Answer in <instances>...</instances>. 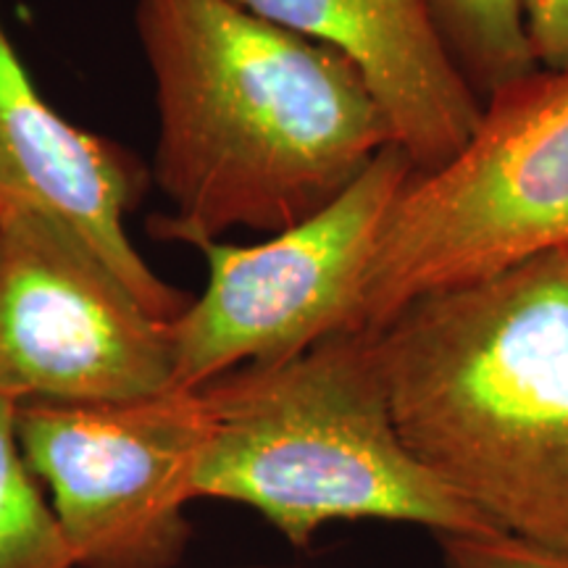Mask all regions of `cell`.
I'll return each mask as SVG.
<instances>
[{"mask_svg":"<svg viewBox=\"0 0 568 568\" xmlns=\"http://www.w3.org/2000/svg\"><path fill=\"white\" fill-rule=\"evenodd\" d=\"M209 432L193 500L240 503L293 548L337 521L416 524L437 537L500 535L397 432L376 332L326 337L197 387Z\"/></svg>","mask_w":568,"mask_h":568,"instance_id":"cell-3","label":"cell"},{"mask_svg":"<svg viewBox=\"0 0 568 568\" xmlns=\"http://www.w3.org/2000/svg\"><path fill=\"white\" fill-rule=\"evenodd\" d=\"M524 24L545 71H568V0H524Z\"/></svg>","mask_w":568,"mask_h":568,"instance_id":"cell-13","label":"cell"},{"mask_svg":"<svg viewBox=\"0 0 568 568\" xmlns=\"http://www.w3.org/2000/svg\"><path fill=\"white\" fill-rule=\"evenodd\" d=\"M414 172L393 142L335 201L268 243L197 245L209 282L172 322L174 387L197 389L240 366L274 364L326 337L366 332L368 268Z\"/></svg>","mask_w":568,"mask_h":568,"instance_id":"cell-5","label":"cell"},{"mask_svg":"<svg viewBox=\"0 0 568 568\" xmlns=\"http://www.w3.org/2000/svg\"><path fill=\"white\" fill-rule=\"evenodd\" d=\"M17 408L0 395V568H77L51 500L21 453Z\"/></svg>","mask_w":568,"mask_h":568,"instance_id":"cell-11","label":"cell"},{"mask_svg":"<svg viewBox=\"0 0 568 568\" xmlns=\"http://www.w3.org/2000/svg\"><path fill=\"white\" fill-rule=\"evenodd\" d=\"M376 345L418 464L500 535L568 550V253L418 297Z\"/></svg>","mask_w":568,"mask_h":568,"instance_id":"cell-2","label":"cell"},{"mask_svg":"<svg viewBox=\"0 0 568 568\" xmlns=\"http://www.w3.org/2000/svg\"><path fill=\"white\" fill-rule=\"evenodd\" d=\"M351 63L418 174L466 145L481 98L447 51L424 0H237Z\"/></svg>","mask_w":568,"mask_h":568,"instance_id":"cell-9","label":"cell"},{"mask_svg":"<svg viewBox=\"0 0 568 568\" xmlns=\"http://www.w3.org/2000/svg\"><path fill=\"white\" fill-rule=\"evenodd\" d=\"M443 568H568V550H550L508 535L439 537Z\"/></svg>","mask_w":568,"mask_h":568,"instance_id":"cell-12","label":"cell"},{"mask_svg":"<svg viewBox=\"0 0 568 568\" xmlns=\"http://www.w3.org/2000/svg\"><path fill=\"white\" fill-rule=\"evenodd\" d=\"M172 389V322L71 226L38 211L0 213V395L17 406H101Z\"/></svg>","mask_w":568,"mask_h":568,"instance_id":"cell-7","label":"cell"},{"mask_svg":"<svg viewBox=\"0 0 568 568\" xmlns=\"http://www.w3.org/2000/svg\"><path fill=\"white\" fill-rule=\"evenodd\" d=\"M447 51L481 103L539 69L531 53L524 0H424Z\"/></svg>","mask_w":568,"mask_h":568,"instance_id":"cell-10","label":"cell"},{"mask_svg":"<svg viewBox=\"0 0 568 568\" xmlns=\"http://www.w3.org/2000/svg\"><path fill=\"white\" fill-rule=\"evenodd\" d=\"M550 253H568V71L537 69L487 98L445 166L400 190L368 268L366 332Z\"/></svg>","mask_w":568,"mask_h":568,"instance_id":"cell-4","label":"cell"},{"mask_svg":"<svg viewBox=\"0 0 568 568\" xmlns=\"http://www.w3.org/2000/svg\"><path fill=\"white\" fill-rule=\"evenodd\" d=\"M155 80L153 180L174 205L159 240L282 232L322 211L393 145L351 63L237 0H134Z\"/></svg>","mask_w":568,"mask_h":568,"instance_id":"cell-1","label":"cell"},{"mask_svg":"<svg viewBox=\"0 0 568 568\" xmlns=\"http://www.w3.org/2000/svg\"><path fill=\"white\" fill-rule=\"evenodd\" d=\"M145 187L148 169L126 148L48 105L0 21V213L38 211L71 226L153 316L174 322L193 297L153 274L124 230Z\"/></svg>","mask_w":568,"mask_h":568,"instance_id":"cell-8","label":"cell"},{"mask_svg":"<svg viewBox=\"0 0 568 568\" xmlns=\"http://www.w3.org/2000/svg\"><path fill=\"white\" fill-rule=\"evenodd\" d=\"M17 432L77 568H180L209 432L201 389L101 406L19 403Z\"/></svg>","mask_w":568,"mask_h":568,"instance_id":"cell-6","label":"cell"},{"mask_svg":"<svg viewBox=\"0 0 568 568\" xmlns=\"http://www.w3.org/2000/svg\"><path fill=\"white\" fill-rule=\"evenodd\" d=\"M243 568H293V566H243Z\"/></svg>","mask_w":568,"mask_h":568,"instance_id":"cell-14","label":"cell"}]
</instances>
